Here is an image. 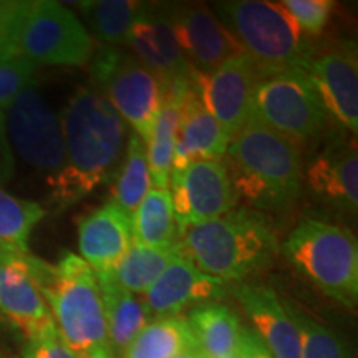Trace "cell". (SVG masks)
<instances>
[{
    "mask_svg": "<svg viewBox=\"0 0 358 358\" xmlns=\"http://www.w3.org/2000/svg\"><path fill=\"white\" fill-rule=\"evenodd\" d=\"M287 10L303 35H320L329 24L335 7L332 0H284Z\"/></svg>",
    "mask_w": 358,
    "mask_h": 358,
    "instance_id": "33",
    "label": "cell"
},
{
    "mask_svg": "<svg viewBox=\"0 0 358 358\" xmlns=\"http://www.w3.org/2000/svg\"><path fill=\"white\" fill-rule=\"evenodd\" d=\"M222 164L237 196L257 209L285 211L302 191L299 146L254 120L232 138Z\"/></svg>",
    "mask_w": 358,
    "mask_h": 358,
    "instance_id": "4",
    "label": "cell"
},
{
    "mask_svg": "<svg viewBox=\"0 0 358 358\" xmlns=\"http://www.w3.org/2000/svg\"><path fill=\"white\" fill-rule=\"evenodd\" d=\"M224 289L226 282L204 274L194 264L174 254L168 267L143 294L141 302L153 320L178 317V313L194 303L201 306L211 299L221 297Z\"/></svg>",
    "mask_w": 358,
    "mask_h": 358,
    "instance_id": "16",
    "label": "cell"
},
{
    "mask_svg": "<svg viewBox=\"0 0 358 358\" xmlns=\"http://www.w3.org/2000/svg\"><path fill=\"white\" fill-rule=\"evenodd\" d=\"M45 214L38 203L17 198L0 186V254H29L30 234Z\"/></svg>",
    "mask_w": 358,
    "mask_h": 358,
    "instance_id": "28",
    "label": "cell"
},
{
    "mask_svg": "<svg viewBox=\"0 0 358 358\" xmlns=\"http://www.w3.org/2000/svg\"><path fill=\"white\" fill-rule=\"evenodd\" d=\"M124 45L158 78L159 87L191 78L194 69L179 50L168 13L156 12L153 7L143 8Z\"/></svg>",
    "mask_w": 358,
    "mask_h": 358,
    "instance_id": "17",
    "label": "cell"
},
{
    "mask_svg": "<svg viewBox=\"0 0 358 358\" xmlns=\"http://www.w3.org/2000/svg\"><path fill=\"white\" fill-rule=\"evenodd\" d=\"M234 295L274 358H301L299 332L274 290L262 284H239Z\"/></svg>",
    "mask_w": 358,
    "mask_h": 358,
    "instance_id": "21",
    "label": "cell"
},
{
    "mask_svg": "<svg viewBox=\"0 0 358 358\" xmlns=\"http://www.w3.org/2000/svg\"><path fill=\"white\" fill-rule=\"evenodd\" d=\"M25 358H78L65 342L58 330L45 334L43 337L29 342L25 348Z\"/></svg>",
    "mask_w": 358,
    "mask_h": 358,
    "instance_id": "35",
    "label": "cell"
},
{
    "mask_svg": "<svg viewBox=\"0 0 358 358\" xmlns=\"http://www.w3.org/2000/svg\"><path fill=\"white\" fill-rule=\"evenodd\" d=\"M93 50L92 35L69 7L52 0L32 2L22 22L17 53L35 65L85 66Z\"/></svg>",
    "mask_w": 358,
    "mask_h": 358,
    "instance_id": "9",
    "label": "cell"
},
{
    "mask_svg": "<svg viewBox=\"0 0 358 358\" xmlns=\"http://www.w3.org/2000/svg\"><path fill=\"white\" fill-rule=\"evenodd\" d=\"M194 348L187 320L179 315L164 317L151 320L122 353V358H176Z\"/></svg>",
    "mask_w": 358,
    "mask_h": 358,
    "instance_id": "25",
    "label": "cell"
},
{
    "mask_svg": "<svg viewBox=\"0 0 358 358\" xmlns=\"http://www.w3.org/2000/svg\"><path fill=\"white\" fill-rule=\"evenodd\" d=\"M224 358H241L239 350H236L234 353H231V355H227V357H224Z\"/></svg>",
    "mask_w": 358,
    "mask_h": 358,
    "instance_id": "39",
    "label": "cell"
},
{
    "mask_svg": "<svg viewBox=\"0 0 358 358\" xmlns=\"http://www.w3.org/2000/svg\"><path fill=\"white\" fill-rule=\"evenodd\" d=\"M100 285L106 329L115 353L122 355L134 337L150 324L145 303L116 282L110 274H95Z\"/></svg>",
    "mask_w": 358,
    "mask_h": 358,
    "instance_id": "22",
    "label": "cell"
},
{
    "mask_svg": "<svg viewBox=\"0 0 358 358\" xmlns=\"http://www.w3.org/2000/svg\"><path fill=\"white\" fill-rule=\"evenodd\" d=\"M65 166L48 178L57 209L83 199L108 181L122 163L128 128L96 90L80 87L62 113Z\"/></svg>",
    "mask_w": 358,
    "mask_h": 358,
    "instance_id": "1",
    "label": "cell"
},
{
    "mask_svg": "<svg viewBox=\"0 0 358 358\" xmlns=\"http://www.w3.org/2000/svg\"><path fill=\"white\" fill-rule=\"evenodd\" d=\"M168 22L179 50L194 70L206 73L243 53L208 7H174L168 12Z\"/></svg>",
    "mask_w": 358,
    "mask_h": 358,
    "instance_id": "15",
    "label": "cell"
},
{
    "mask_svg": "<svg viewBox=\"0 0 358 358\" xmlns=\"http://www.w3.org/2000/svg\"><path fill=\"white\" fill-rule=\"evenodd\" d=\"M287 261L330 299L348 308L358 299V244L345 227L306 219L284 243Z\"/></svg>",
    "mask_w": 358,
    "mask_h": 358,
    "instance_id": "6",
    "label": "cell"
},
{
    "mask_svg": "<svg viewBox=\"0 0 358 358\" xmlns=\"http://www.w3.org/2000/svg\"><path fill=\"white\" fill-rule=\"evenodd\" d=\"M214 12L259 73L307 71L315 50L280 2L227 0L214 3Z\"/></svg>",
    "mask_w": 358,
    "mask_h": 358,
    "instance_id": "5",
    "label": "cell"
},
{
    "mask_svg": "<svg viewBox=\"0 0 358 358\" xmlns=\"http://www.w3.org/2000/svg\"><path fill=\"white\" fill-rule=\"evenodd\" d=\"M239 350L241 358H274L268 348L264 345V342L259 338V335L250 329L241 330V338H239Z\"/></svg>",
    "mask_w": 358,
    "mask_h": 358,
    "instance_id": "36",
    "label": "cell"
},
{
    "mask_svg": "<svg viewBox=\"0 0 358 358\" xmlns=\"http://www.w3.org/2000/svg\"><path fill=\"white\" fill-rule=\"evenodd\" d=\"M131 217L115 201L78 219V249L95 274H110L131 245Z\"/></svg>",
    "mask_w": 358,
    "mask_h": 358,
    "instance_id": "19",
    "label": "cell"
},
{
    "mask_svg": "<svg viewBox=\"0 0 358 358\" xmlns=\"http://www.w3.org/2000/svg\"><path fill=\"white\" fill-rule=\"evenodd\" d=\"M133 243L151 249L176 248L178 226L169 189L153 187L131 216Z\"/></svg>",
    "mask_w": 358,
    "mask_h": 358,
    "instance_id": "24",
    "label": "cell"
},
{
    "mask_svg": "<svg viewBox=\"0 0 358 358\" xmlns=\"http://www.w3.org/2000/svg\"><path fill=\"white\" fill-rule=\"evenodd\" d=\"M176 358H204V357L201 355V353L194 348V350H187L185 353H181V355L176 357Z\"/></svg>",
    "mask_w": 358,
    "mask_h": 358,
    "instance_id": "38",
    "label": "cell"
},
{
    "mask_svg": "<svg viewBox=\"0 0 358 358\" xmlns=\"http://www.w3.org/2000/svg\"><path fill=\"white\" fill-rule=\"evenodd\" d=\"M90 73L95 85L93 90L146 145L161 108L158 78L136 57L118 47L100 48L92 60Z\"/></svg>",
    "mask_w": 358,
    "mask_h": 358,
    "instance_id": "8",
    "label": "cell"
},
{
    "mask_svg": "<svg viewBox=\"0 0 358 358\" xmlns=\"http://www.w3.org/2000/svg\"><path fill=\"white\" fill-rule=\"evenodd\" d=\"M143 8V3L133 0H96L82 3L92 30L108 47L127 43L129 30Z\"/></svg>",
    "mask_w": 358,
    "mask_h": 358,
    "instance_id": "30",
    "label": "cell"
},
{
    "mask_svg": "<svg viewBox=\"0 0 358 358\" xmlns=\"http://www.w3.org/2000/svg\"><path fill=\"white\" fill-rule=\"evenodd\" d=\"M29 254H0V312L32 342L57 325L32 275Z\"/></svg>",
    "mask_w": 358,
    "mask_h": 358,
    "instance_id": "14",
    "label": "cell"
},
{
    "mask_svg": "<svg viewBox=\"0 0 358 358\" xmlns=\"http://www.w3.org/2000/svg\"><path fill=\"white\" fill-rule=\"evenodd\" d=\"M37 65L20 53L0 57V110H8L15 98L30 87Z\"/></svg>",
    "mask_w": 358,
    "mask_h": 358,
    "instance_id": "32",
    "label": "cell"
},
{
    "mask_svg": "<svg viewBox=\"0 0 358 358\" xmlns=\"http://www.w3.org/2000/svg\"><path fill=\"white\" fill-rule=\"evenodd\" d=\"M229 143L231 138L227 133L191 90L179 111L171 176L182 173L189 164L198 161L222 159Z\"/></svg>",
    "mask_w": 358,
    "mask_h": 358,
    "instance_id": "20",
    "label": "cell"
},
{
    "mask_svg": "<svg viewBox=\"0 0 358 358\" xmlns=\"http://www.w3.org/2000/svg\"><path fill=\"white\" fill-rule=\"evenodd\" d=\"M151 185L153 181H151L150 166H148L146 145L141 138L131 133L128 138V145L124 148L122 163L115 171L111 201H115L131 217L138 206L151 191Z\"/></svg>",
    "mask_w": 358,
    "mask_h": 358,
    "instance_id": "27",
    "label": "cell"
},
{
    "mask_svg": "<svg viewBox=\"0 0 358 358\" xmlns=\"http://www.w3.org/2000/svg\"><path fill=\"white\" fill-rule=\"evenodd\" d=\"M178 237L196 224L213 221L236 208L237 192L221 161H198L169 178Z\"/></svg>",
    "mask_w": 358,
    "mask_h": 358,
    "instance_id": "12",
    "label": "cell"
},
{
    "mask_svg": "<svg viewBox=\"0 0 358 358\" xmlns=\"http://www.w3.org/2000/svg\"><path fill=\"white\" fill-rule=\"evenodd\" d=\"M257 78L259 71L252 60L245 53H237L211 71L192 70L191 88L232 140L249 122Z\"/></svg>",
    "mask_w": 358,
    "mask_h": 358,
    "instance_id": "11",
    "label": "cell"
},
{
    "mask_svg": "<svg viewBox=\"0 0 358 358\" xmlns=\"http://www.w3.org/2000/svg\"><path fill=\"white\" fill-rule=\"evenodd\" d=\"M13 174V156L7 138V118L0 110V185L8 181Z\"/></svg>",
    "mask_w": 358,
    "mask_h": 358,
    "instance_id": "37",
    "label": "cell"
},
{
    "mask_svg": "<svg viewBox=\"0 0 358 358\" xmlns=\"http://www.w3.org/2000/svg\"><path fill=\"white\" fill-rule=\"evenodd\" d=\"M196 350L204 358H224L234 353L239 347V319L229 307L216 302L196 306L187 317Z\"/></svg>",
    "mask_w": 358,
    "mask_h": 358,
    "instance_id": "23",
    "label": "cell"
},
{
    "mask_svg": "<svg viewBox=\"0 0 358 358\" xmlns=\"http://www.w3.org/2000/svg\"><path fill=\"white\" fill-rule=\"evenodd\" d=\"M7 131L27 164L53 176L65 166L64 133L58 118L32 85L8 108Z\"/></svg>",
    "mask_w": 358,
    "mask_h": 358,
    "instance_id": "10",
    "label": "cell"
},
{
    "mask_svg": "<svg viewBox=\"0 0 358 358\" xmlns=\"http://www.w3.org/2000/svg\"><path fill=\"white\" fill-rule=\"evenodd\" d=\"M0 358H6V357H0Z\"/></svg>",
    "mask_w": 358,
    "mask_h": 358,
    "instance_id": "40",
    "label": "cell"
},
{
    "mask_svg": "<svg viewBox=\"0 0 358 358\" xmlns=\"http://www.w3.org/2000/svg\"><path fill=\"white\" fill-rule=\"evenodd\" d=\"M185 96L161 95V108L156 123L146 143L148 166L153 185L158 189H168L171 176L174 143H176L179 111Z\"/></svg>",
    "mask_w": 358,
    "mask_h": 358,
    "instance_id": "26",
    "label": "cell"
},
{
    "mask_svg": "<svg viewBox=\"0 0 358 358\" xmlns=\"http://www.w3.org/2000/svg\"><path fill=\"white\" fill-rule=\"evenodd\" d=\"M30 6L32 2L0 0V57L17 53V38Z\"/></svg>",
    "mask_w": 358,
    "mask_h": 358,
    "instance_id": "34",
    "label": "cell"
},
{
    "mask_svg": "<svg viewBox=\"0 0 358 358\" xmlns=\"http://www.w3.org/2000/svg\"><path fill=\"white\" fill-rule=\"evenodd\" d=\"M307 185L322 203L338 211L357 214L358 153L355 140L335 138L306 169Z\"/></svg>",
    "mask_w": 358,
    "mask_h": 358,
    "instance_id": "18",
    "label": "cell"
},
{
    "mask_svg": "<svg viewBox=\"0 0 358 358\" xmlns=\"http://www.w3.org/2000/svg\"><path fill=\"white\" fill-rule=\"evenodd\" d=\"M29 264L65 345L78 358H116L93 268L73 252L57 266L29 254Z\"/></svg>",
    "mask_w": 358,
    "mask_h": 358,
    "instance_id": "2",
    "label": "cell"
},
{
    "mask_svg": "<svg viewBox=\"0 0 358 358\" xmlns=\"http://www.w3.org/2000/svg\"><path fill=\"white\" fill-rule=\"evenodd\" d=\"M301 340V358H348L342 340L295 306H284Z\"/></svg>",
    "mask_w": 358,
    "mask_h": 358,
    "instance_id": "31",
    "label": "cell"
},
{
    "mask_svg": "<svg viewBox=\"0 0 358 358\" xmlns=\"http://www.w3.org/2000/svg\"><path fill=\"white\" fill-rule=\"evenodd\" d=\"M176 254L204 274L234 282L267 267L279 254L271 222L250 209H232L179 234Z\"/></svg>",
    "mask_w": 358,
    "mask_h": 358,
    "instance_id": "3",
    "label": "cell"
},
{
    "mask_svg": "<svg viewBox=\"0 0 358 358\" xmlns=\"http://www.w3.org/2000/svg\"><path fill=\"white\" fill-rule=\"evenodd\" d=\"M174 254H176V248L159 250L131 241L127 254L116 264L110 275L131 294L143 295L155 284L161 272L168 267Z\"/></svg>",
    "mask_w": 358,
    "mask_h": 358,
    "instance_id": "29",
    "label": "cell"
},
{
    "mask_svg": "<svg viewBox=\"0 0 358 358\" xmlns=\"http://www.w3.org/2000/svg\"><path fill=\"white\" fill-rule=\"evenodd\" d=\"M327 116L306 70L259 73L250 98L249 120L301 146L324 131Z\"/></svg>",
    "mask_w": 358,
    "mask_h": 358,
    "instance_id": "7",
    "label": "cell"
},
{
    "mask_svg": "<svg viewBox=\"0 0 358 358\" xmlns=\"http://www.w3.org/2000/svg\"><path fill=\"white\" fill-rule=\"evenodd\" d=\"M327 115L347 131H358V58L353 42H342L313 53L307 69Z\"/></svg>",
    "mask_w": 358,
    "mask_h": 358,
    "instance_id": "13",
    "label": "cell"
}]
</instances>
